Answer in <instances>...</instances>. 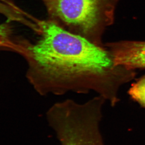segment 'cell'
Segmentation results:
<instances>
[{"mask_svg": "<svg viewBox=\"0 0 145 145\" xmlns=\"http://www.w3.org/2000/svg\"><path fill=\"white\" fill-rule=\"evenodd\" d=\"M40 38L28 41L23 56L26 77L42 96L69 92H94L112 107L120 101L122 86L132 81L135 71L115 65L105 47L93 44L48 19L38 22Z\"/></svg>", "mask_w": 145, "mask_h": 145, "instance_id": "1", "label": "cell"}, {"mask_svg": "<svg viewBox=\"0 0 145 145\" xmlns=\"http://www.w3.org/2000/svg\"><path fill=\"white\" fill-rule=\"evenodd\" d=\"M128 93L133 101L145 108V74L131 84Z\"/></svg>", "mask_w": 145, "mask_h": 145, "instance_id": "6", "label": "cell"}, {"mask_svg": "<svg viewBox=\"0 0 145 145\" xmlns=\"http://www.w3.org/2000/svg\"><path fill=\"white\" fill-rule=\"evenodd\" d=\"M107 101L97 95L85 103L67 99L53 104L47 121L61 145H105L100 130Z\"/></svg>", "mask_w": 145, "mask_h": 145, "instance_id": "2", "label": "cell"}, {"mask_svg": "<svg viewBox=\"0 0 145 145\" xmlns=\"http://www.w3.org/2000/svg\"><path fill=\"white\" fill-rule=\"evenodd\" d=\"M50 20L68 32L105 47L102 37L112 25L119 0H42Z\"/></svg>", "mask_w": 145, "mask_h": 145, "instance_id": "3", "label": "cell"}, {"mask_svg": "<svg viewBox=\"0 0 145 145\" xmlns=\"http://www.w3.org/2000/svg\"><path fill=\"white\" fill-rule=\"evenodd\" d=\"M11 22L0 24V51L15 52L22 56L27 40L15 35Z\"/></svg>", "mask_w": 145, "mask_h": 145, "instance_id": "5", "label": "cell"}, {"mask_svg": "<svg viewBox=\"0 0 145 145\" xmlns=\"http://www.w3.org/2000/svg\"><path fill=\"white\" fill-rule=\"evenodd\" d=\"M115 65L129 70L145 69V41L125 40L105 45Z\"/></svg>", "mask_w": 145, "mask_h": 145, "instance_id": "4", "label": "cell"}]
</instances>
